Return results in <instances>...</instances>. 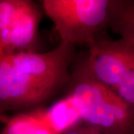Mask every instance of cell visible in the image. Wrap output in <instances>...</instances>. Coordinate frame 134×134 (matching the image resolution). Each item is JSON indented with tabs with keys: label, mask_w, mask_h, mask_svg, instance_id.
<instances>
[{
	"label": "cell",
	"mask_w": 134,
	"mask_h": 134,
	"mask_svg": "<svg viewBox=\"0 0 134 134\" xmlns=\"http://www.w3.org/2000/svg\"><path fill=\"white\" fill-rule=\"evenodd\" d=\"M0 134H55L31 113H16L9 117Z\"/></svg>",
	"instance_id": "8"
},
{
	"label": "cell",
	"mask_w": 134,
	"mask_h": 134,
	"mask_svg": "<svg viewBox=\"0 0 134 134\" xmlns=\"http://www.w3.org/2000/svg\"><path fill=\"white\" fill-rule=\"evenodd\" d=\"M76 57L75 46L62 42L47 52L0 55V113L43 108L66 90Z\"/></svg>",
	"instance_id": "1"
},
{
	"label": "cell",
	"mask_w": 134,
	"mask_h": 134,
	"mask_svg": "<svg viewBox=\"0 0 134 134\" xmlns=\"http://www.w3.org/2000/svg\"><path fill=\"white\" fill-rule=\"evenodd\" d=\"M87 49L77 56L83 66L134 113V38L106 36Z\"/></svg>",
	"instance_id": "4"
},
{
	"label": "cell",
	"mask_w": 134,
	"mask_h": 134,
	"mask_svg": "<svg viewBox=\"0 0 134 134\" xmlns=\"http://www.w3.org/2000/svg\"><path fill=\"white\" fill-rule=\"evenodd\" d=\"M31 113L55 134L62 133L82 122L76 106L67 96L46 109Z\"/></svg>",
	"instance_id": "6"
},
{
	"label": "cell",
	"mask_w": 134,
	"mask_h": 134,
	"mask_svg": "<svg viewBox=\"0 0 134 134\" xmlns=\"http://www.w3.org/2000/svg\"><path fill=\"white\" fill-rule=\"evenodd\" d=\"M132 134H134V130H133V133H132Z\"/></svg>",
	"instance_id": "11"
},
{
	"label": "cell",
	"mask_w": 134,
	"mask_h": 134,
	"mask_svg": "<svg viewBox=\"0 0 134 134\" xmlns=\"http://www.w3.org/2000/svg\"><path fill=\"white\" fill-rule=\"evenodd\" d=\"M60 134H102L96 128L84 123H80Z\"/></svg>",
	"instance_id": "9"
},
{
	"label": "cell",
	"mask_w": 134,
	"mask_h": 134,
	"mask_svg": "<svg viewBox=\"0 0 134 134\" xmlns=\"http://www.w3.org/2000/svg\"><path fill=\"white\" fill-rule=\"evenodd\" d=\"M43 12L31 0H0V55L37 52Z\"/></svg>",
	"instance_id": "5"
},
{
	"label": "cell",
	"mask_w": 134,
	"mask_h": 134,
	"mask_svg": "<svg viewBox=\"0 0 134 134\" xmlns=\"http://www.w3.org/2000/svg\"><path fill=\"white\" fill-rule=\"evenodd\" d=\"M9 119V116L8 115L3 114L2 113H0V123H2L3 125H5L7 123V121Z\"/></svg>",
	"instance_id": "10"
},
{
	"label": "cell",
	"mask_w": 134,
	"mask_h": 134,
	"mask_svg": "<svg viewBox=\"0 0 134 134\" xmlns=\"http://www.w3.org/2000/svg\"><path fill=\"white\" fill-rule=\"evenodd\" d=\"M110 29L120 37L134 38V0H112Z\"/></svg>",
	"instance_id": "7"
},
{
	"label": "cell",
	"mask_w": 134,
	"mask_h": 134,
	"mask_svg": "<svg viewBox=\"0 0 134 134\" xmlns=\"http://www.w3.org/2000/svg\"><path fill=\"white\" fill-rule=\"evenodd\" d=\"M83 123L102 134H132L134 113L123 100L92 76L77 55L65 90Z\"/></svg>",
	"instance_id": "2"
},
{
	"label": "cell",
	"mask_w": 134,
	"mask_h": 134,
	"mask_svg": "<svg viewBox=\"0 0 134 134\" xmlns=\"http://www.w3.org/2000/svg\"><path fill=\"white\" fill-rule=\"evenodd\" d=\"M62 43L90 48L107 36L112 0H43Z\"/></svg>",
	"instance_id": "3"
}]
</instances>
